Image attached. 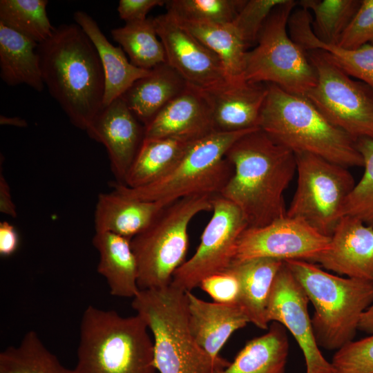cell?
<instances>
[{
  "mask_svg": "<svg viewBox=\"0 0 373 373\" xmlns=\"http://www.w3.org/2000/svg\"><path fill=\"white\" fill-rule=\"evenodd\" d=\"M225 157L233 173L220 195L238 207L248 227L286 216L284 192L296 171L293 152L258 128L236 140Z\"/></svg>",
  "mask_w": 373,
  "mask_h": 373,
  "instance_id": "cell-1",
  "label": "cell"
},
{
  "mask_svg": "<svg viewBox=\"0 0 373 373\" xmlns=\"http://www.w3.org/2000/svg\"><path fill=\"white\" fill-rule=\"evenodd\" d=\"M44 85L71 124L85 131L103 108L105 79L98 52L77 24H61L38 44Z\"/></svg>",
  "mask_w": 373,
  "mask_h": 373,
  "instance_id": "cell-2",
  "label": "cell"
},
{
  "mask_svg": "<svg viewBox=\"0 0 373 373\" xmlns=\"http://www.w3.org/2000/svg\"><path fill=\"white\" fill-rule=\"evenodd\" d=\"M259 128L294 154L309 153L345 167L363 166L356 140L331 124L305 97L267 84Z\"/></svg>",
  "mask_w": 373,
  "mask_h": 373,
  "instance_id": "cell-3",
  "label": "cell"
},
{
  "mask_svg": "<svg viewBox=\"0 0 373 373\" xmlns=\"http://www.w3.org/2000/svg\"><path fill=\"white\" fill-rule=\"evenodd\" d=\"M144 319L88 306L82 316L74 373H155L154 345Z\"/></svg>",
  "mask_w": 373,
  "mask_h": 373,
  "instance_id": "cell-4",
  "label": "cell"
},
{
  "mask_svg": "<svg viewBox=\"0 0 373 373\" xmlns=\"http://www.w3.org/2000/svg\"><path fill=\"white\" fill-rule=\"evenodd\" d=\"M131 306L153 334L154 363L160 373H221L229 365L221 356L211 357L193 338L185 291L171 284L140 289Z\"/></svg>",
  "mask_w": 373,
  "mask_h": 373,
  "instance_id": "cell-5",
  "label": "cell"
},
{
  "mask_svg": "<svg viewBox=\"0 0 373 373\" xmlns=\"http://www.w3.org/2000/svg\"><path fill=\"white\" fill-rule=\"evenodd\" d=\"M284 262L314 306L312 324L318 345L337 351L352 341L373 303V282L334 275L306 260Z\"/></svg>",
  "mask_w": 373,
  "mask_h": 373,
  "instance_id": "cell-6",
  "label": "cell"
},
{
  "mask_svg": "<svg viewBox=\"0 0 373 373\" xmlns=\"http://www.w3.org/2000/svg\"><path fill=\"white\" fill-rule=\"evenodd\" d=\"M254 129L211 132L195 140L175 166L154 182L137 188L117 182L111 186L124 195L165 204L191 195H220L233 173L227 152L236 140Z\"/></svg>",
  "mask_w": 373,
  "mask_h": 373,
  "instance_id": "cell-7",
  "label": "cell"
},
{
  "mask_svg": "<svg viewBox=\"0 0 373 373\" xmlns=\"http://www.w3.org/2000/svg\"><path fill=\"white\" fill-rule=\"evenodd\" d=\"M212 198L195 195L168 204L131 240L137 262L140 289L171 284L174 273L186 261L189 223L199 213L212 211Z\"/></svg>",
  "mask_w": 373,
  "mask_h": 373,
  "instance_id": "cell-8",
  "label": "cell"
},
{
  "mask_svg": "<svg viewBox=\"0 0 373 373\" xmlns=\"http://www.w3.org/2000/svg\"><path fill=\"white\" fill-rule=\"evenodd\" d=\"M298 1L285 0L265 21L256 46L247 52L243 78L253 83L273 84L287 93L305 97L317 82L306 51L287 32L289 17Z\"/></svg>",
  "mask_w": 373,
  "mask_h": 373,
  "instance_id": "cell-9",
  "label": "cell"
},
{
  "mask_svg": "<svg viewBox=\"0 0 373 373\" xmlns=\"http://www.w3.org/2000/svg\"><path fill=\"white\" fill-rule=\"evenodd\" d=\"M297 186L287 216L330 237L355 186L347 167L309 153H296Z\"/></svg>",
  "mask_w": 373,
  "mask_h": 373,
  "instance_id": "cell-10",
  "label": "cell"
},
{
  "mask_svg": "<svg viewBox=\"0 0 373 373\" xmlns=\"http://www.w3.org/2000/svg\"><path fill=\"white\" fill-rule=\"evenodd\" d=\"M317 82L305 97L333 125L356 141L373 139V89L329 61L318 50L306 51Z\"/></svg>",
  "mask_w": 373,
  "mask_h": 373,
  "instance_id": "cell-11",
  "label": "cell"
},
{
  "mask_svg": "<svg viewBox=\"0 0 373 373\" xmlns=\"http://www.w3.org/2000/svg\"><path fill=\"white\" fill-rule=\"evenodd\" d=\"M213 214L194 254L174 273L171 285L185 291L198 287L231 264L236 242L248 224L242 211L220 195L212 198Z\"/></svg>",
  "mask_w": 373,
  "mask_h": 373,
  "instance_id": "cell-12",
  "label": "cell"
},
{
  "mask_svg": "<svg viewBox=\"0 0 373 373\" xmlns=\"http://www.w3.org/2000/svg\"><path fill=\"white\" fill-rule=\"evenodd\" d=\"M329 244L330 237L286 214L265 226L247 227L236 242L232 262L261 258L314 262Z\"/></svg>",
  "mask_w": 373,
  "mask_h": 373,
  "instance_id": "cell-13",
  "label": "cell"
},
{
  "mask_svg": "<svg viewBox=\"0 0 373 373\" xmlns=\"http://www.w3.org/2000/svg\"><path fill=\"white\" fill-rule=\"evenodd\" d=\"M307 295L283 262L274 278L267 307L268 321L282 325L294 337L304 355L306 373H334L322 354L308 312Z\"/></svg>",
  "mask_w": 373,
  "mask_h": 373,
  "instance_id": "cell-14",
  "label": "cell"
},
{
  "mask_svg": "<svg viewBox=\"0 0 373 373\" xmlns=\"http://www.w3.org/2000/svg\"><path fill=\"white\" fill-rule=\"evenodd\" d=\"M157 35L165 50L166 63L188 86L204 90L227 80L220 58L166 12L154 18Z\"/></svg>",
  "mask_w": 373,
  "mask_h": 373,
  "instance_id": "cell-15",
  "label": "cell"
},
{
  "mask_svg": "<svg viewBox=\"0 0 373 373\" xmlns=\"http://www.w3.org/2000/svg\"><path fill=\"white\" fill-rule=\"evenodd\" d=\"M144 129L120 97L103 106L86 130L91 139L105 146L115 182L124 184L144 141Z\"/></svg>",
  "mask_w": 373,
  "mask_h": 373,
  "instance_id": "cell-16",
  "label": "cell"
},
{
  "mask_svg": "<svg viewBox=\"0 0 373 373\" xmlns=\"http://www.w3.org/2000/svg\"><path fill=\"white\" fill-rule=\"evenodd\" d=\"M200 92L209 108L215 131L259 128L267 84L226 81Z\"/></svg>",
  "mask_w": 373,
  "mask_h": 373,
  "instance_id": "cell-17",
  "label": "cell"
},
{
  "mask_svg": "<svg viewBox=\"0 0 373 373\" xmlns=\"http://www.w3.org/2000/svg\"><path fill=\"white\" fill-rule=\"evenodd\" d=\"M314 262L338 274L373 282V227L343 216L330 236L328 249Z\"/></svg>",
  "mask_w": 373,
  "mask_h": 373,
  "instance_id": "cell-18",
  "label": "cell"
},
{
  "mask_svg": "<svg viewBox=\"0 0 373 373\" xmlns=\"http://www.w3.org/2000/svg\"><path fill=\"white\" fill-rule=\"evenodd\" d=\"M190 332L209 355L216 358L230 336L249 323L238 305L208 302L186 291Z\"/></svg>",
  "mask_w": 373,
  "mask_h": 373,
  "instance_id": "cell-19",
  "label": "cell"
},
{
  "mask_svg": "<svg viewBox=\"0 0 373 373\" xmlns=\"http://www.w3.org/2000/svg\"><path fill=\"white\" fill-rule=\"evenodd\" d=\"M144 128V140L199 138L215 131L201 93L190 86L163 107Z\"/></svg>",
  "mask_w": 373,
  "mask_h": 373,
  "instance_id": "cell-20",
  "label": "cell"
},
{
  "mask_svg": "<svg viewBox=\"0 0 373 373\" xmlns=\"http://www.w3.org/2000/svg\"><path fill=\"white\" fill-rule=\"evenodd\" d=\"M73 17L98 52L105 79L103 106L122 97L135 81L149 74L151 70L133 65L122 47L113 46L88 13L78 10L73 14Z\"/></svg>",
  "mask_w": 373,
  "mask_h": 373,
  "instance_id": "cell-21",
  "label": "cell"
},
{
  "mask_svg": "<svg viewBox=\"0 0 373 373\" xmlns=\"http://www.w3.org/2000/svg\"><path fill=\"white\" fill-rule=\"evenodd\" d=\"M166 205L128 197L114 190L100 193L95 211V232H111L132 239L147 227Z\"/></svg>",
  "mask_w": 373,
  "mask_h": 373,
  "instance_id": "cell-22",
  "label": "cell"
},
{
  "mask_svg": "<svg viewBox=\"0 0 373 373\" xmlns=\"http://www.w3.org/2000/svg\"><path fill=\"white\" fill-rule=\"evenodd\" d=\"M128 238L95 232L93 244L99 254L97 271L106 280L112 296L133 298L140 291L138 267Z\"/></svg>",
  "mask_w": 373,
  "mask_h": 373,
  "instance_id": "cell-23",
  "label": "cell"
},
{
  "mask_svg": "<svg viewBox=\"0 0 373 373\" xmlns=\"http://www.w3.org/2000/svg\"><path fill=\"white\" fill-rule=\"evenodd\" d=\"M283 262L278 259L261 258L232 262L227 268L240 283L238 305L249 323L260 329L269 328L267 303L274 278Z\"/></svg>",
  "mask_w": 373,
  "mask_h": 373,
  "instance_id": "cell-24",
  "label": "cell"
},
{
  "mask_svg": "<svg viewBox=\"0 0 373 373\" xmlns=\"http://www.w3.org/2000/svg\"><path fill=\"white\" fill-rule=\"evenodd\" d=\"M188 84L167 63L151 70L135 81L122 96L135 116L146 126L169 102L184 92Z\"/></svg>",
  "mask_w": 373,
  "mask_h": 373,
  "instance_id": "cell-25",
  "label": "cell"
},
{
  "mask_svg": "<svg viewBox=\"0 0 373 373\" xmlns=\"http://www.w3.org/2000/svg\"><path fill=\"white\" fill-rule=\"evenodd\" d=\"M37 46L34 40L0 23V77L7 85L26 84L43 91Z\"/></svg>",
  "mask_w": 373,
  "mask_h": 373,
  "instance_id": "cell-26",
  "label": "cell"
},
{
  "mask_svg": "<svg viewBox=\"0 0 373 373\" xmlns=\"http://www.w3.org/2000/svg\"><path fill=\"white\" fill-rule=\"evenodd\" d=\"M288 354L286 329L272 322L267 332L249 341L221 373H285Z\"/></svg>",
  "mask_w": 373,
  "mask_h": 373,
  "instance_id": "cell-27",
  "label": "cell"
},
{
  "mask_svg": "<svg viewBox=\"0 0 373 373\" xmlns=\"http://www.w3.org/2000/svg\"><path fill=\"white\" fill-rule=\"evenodd\" d=\"M197 139L167 137L144 140L124 185L137 188L159 179L175 166Z\"/></svg>",
  "mask_w": 373,
  "mask_h": 373,
  "instance_id": "cell-28",
  "label": "cell"
},
{
  "mask_svg": "<svg viewBox=\"0 0 373 373\" xmlns=\"http://www.w3.org/2000/svg\"><path fill=\"white\" fill-rule=\"evenodd\" d=\"M175 20L220 58L228 81L245 80L247 46L232 23L219 24Z\"/></svg>",
  "mask_w": 373,
  "mask_h": 373,
  "instance_id": "cell-29",
  "label": "cell"
},
{
  "mask_svg": "<svg viewBox=\"0 0 373 373\" xmlns=\"http://www.w3.org/2000/svg\"><path fill=\"white\" fill-rule=\"evenodd\" d=\"M113 39L117 42L135 66L152 70L166 63L164 46L160 39L154 18L126 23L119 28L112 29Z\"/></svg>",
  "mask_w": 373,
  "mask_h": 373,
  "instance_id": "cell-30",
  "label": "cell"
},
{
  "mask_svg": "<svg viewBox=\"0 0 373 373\" xmlns=\"http://www.w3.org/2000/svg\"><path fill=\"white\" fill-rule=\"evenodd\" d=\"M0 373H74L64 367L35 331L0 353Z\"/></svg>",
  "mask_w": 373,
  "mask_h": 373,
  "instance_id": "cell-31",
  "label": "cell"
},
{
  "mask_svg": "<svg viewBox=\"0 0 373 373\" xmlns=\"http://www.w3.org/2000/svg\"><path fill=\"white\" fill-rule=\"evenodd\" d=\"M47 0H1L0 23L40 44L54 29L48 19Z\"/></svg>",
  "mask_w": 373,
  "mask_h": 373,
  "instance_id": "cell-32",
  "label": "cell"
},
{
  "mask_svg": "<svg viewBox=\"0 0 373 373\" xmlns=\"http://www.w3.org/2000/svg\"><path fill=\"white\" fill-rule=\"evenodd\" d=\"M361 0H301L300 7L314 14L312 28L321 41L337 44L357 12Z\"/></svg>",
  "mask_w": 373,
  "mask_h": 373,
  "instance_id": "cell-33",
  "label": "cell"
},
{
  "mask_svg": "<svg viewBox=\"0 0 373 373\" xmlns=\"http://www.w3.org/2000/svg\"><path fill=\"white\" fill-rule=\"evenodd\" d=\"M246 0H170L166 12L180 21L225 24L233 21Z\"/></svg>",
  "mask_w": 373,
  "mask_h": 373,
  "instance_id": "cell-34",
  "label": "cell"
},
{
  "mask_svg": "<svg viewBox=\"0 0 373 373\" xmlns=\"http://www.w3.org/2000/svg\"><path fill=\"white\" fill-rule=\"evenodd\" d=\"M356 144L363 160L364 172L346 200L343 216L354 217L373 227V139L359 138Z\"/></svg>",
  "mask_w": 373,
  "mask_h": 373,
  "instance_id": "cell-35",
  "label": "cell"
},
{
  "mask_svg": "<svg viewBox=\"0 0 373 373\" xmlns=\"http://www.w3.org/2000/svg\"><path fill=\"white\" fill-rule=\"evenodd\" d=\"M331 363L334 373H373V334L338 350Z\"/></svg>",
  "mask_w": 373,
  "mask_h": 373,
  "instance_id": "cell-36",
  "label": "cell"
},
{
  "mask_svg": "<svg viewBox=\"0 0 373 373\" xmlns=\"http://www.w3.org/2000/svg\"><path fill=\"white\" fill-rule=\"evenodd\" d=\"M285 0H247L232 22L247 46L256 44L273 9Z\"/></svg>",
  "mask_w": 373,
  "mask_h": 373,
  "instance_id": "cell-37",
  "label": "cell"
},
{
  "mask_svg": "<svg viewBox=\"0 0 373 373\" xmlns=\"http://www.w3.org/2000/svg\"><path fill=\"white\" fill-rule=\"evenodd\" d=\"M366 44L373 45V0H361L357 12L336 45L356 49Z\"/></svg>",
  "mask_w": 373,
  "mask_h": 373,
  "instance_id": "cell-38",
  "label": "cell"
},
{
  "mask_svg": "<svg viewBox=\"0 0 373 373\" xmlns=\"http://www.w3.org/2000/svg\"><path fill=\"white\" fill-rule=\"evenodd\" d=\"M198 287L206 292L213 302L238 305L240 283L236 276L228 269L204 278Z\"/></svg>",
  "mask_w": 373,
  "mask_h": 373,
  "instance_id": "cell-39",
  "label": "cell"
},
{
  "mask_svg": "<svg viewBox=\"0 0 373 373\" xmlns=\"http://www.w3.org/2000/svg\"><path fill=\"white\" fill-rule=\"evenodd\" d=\"M165 0H120L117 12L121 19L126 23L145 20L147 14L156 6L166 4Z\"/></svg>",
  "mask_w": 373,
  "mask_h": 373,
  "instance_id": "cell-40",
  "label": "cell"
},
{
  "mask_svg": "<svg viewBox=\"0 0 373 373\" xmlns=\"http://www.w3.org/2000/svg\"><path fill=\"white\" fill-rule=\"evenodd\" d=\"M19 236L11 224L3 221L0 222V255L9 256L18 248Z\"/></svg>",
  "mask_w": 373,
  "mask_h": 373,
  "instance_id": "cell-41",
  "label": "cell"
},
{
  "mask_svg": "<svg viewBox=\"0 0 373 373\" xmlns=\"http://www.w3.org/2000/svg\"><path fill=\"white\" fill-rule=\"evenodd\" d=\"M0 211L1 213L16 218V207L12 200L10 186L3 174H0Z\"/></svg>",
  "mask_w": 373,
  "mask_h": 373,
  "instance_id": "cell-42",
  "label": "cell"
},
{
  "mask_svg": "<svg viewBox=\"0 0 373 373\" xmlns=\"http://www.w3.org/2000/svg\"><path fill=\"white\" fill-rule=\"evenodd\" d=\"M358 330L368 334H373V303L363 314Z\"/></svg>",
  "mask_w": 373,
  "mask_h": 373,
  "instance_id": "cell-43",
  "label": "cell"
},
{
  "mask_svg": "<svg viewBox=\"0 0 373 373\" xmlns=\"http://www.w3.org/2000/svg\"><path fill=\"white\" fill-rule=\"evenodd\" d=\"M0 123L1 125H12L18 127H25L28 125L26 121L19 117H8L4 115L0 116Z\"/></svg>",
  "mask_w": 373,
  "mask_h": 373,
  "instance_id": "cell-44",
  "label": "cell"
}]
</instances>
